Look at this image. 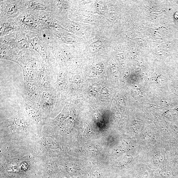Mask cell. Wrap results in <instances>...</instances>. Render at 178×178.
<instances>
[{
  "label": "cell",
  "instance_id": "1",
  "mask_svg": "<svg viewBox=\"0 0 178 178\" xmlns=\"http://www.w3.org/2000/svg\"><path fill=\"white\" fill-rule=\"evenodd\" d=\"M12 125L14 129L21 130L26 128V124L22 118H16L13 120Z\"/></svg>",
  "mask_w": 178,
  "mask_h": 178
},
{
  "label": "cell",
  "instance_id": "2",
  "mask_svg": "<svg viewBox=\"0 0 178 178\" xmlns=\"http://www.w3.org/2000/svg\"><path fill=\"white\" fill-rule=\"evenodd\" d=\"M44 141L46 145L51 149H56L59 147V145L55 141L51 138H44Z\"/></svg>",
  "mask_w": 178,
  "mask_h": 178
},
{
  "label": "cell",
  "instance_id": "5",
  "mask_svg": "<svg viewBox=\"0 0 178 178\" xmlns=\"http://www.w3.org/2000/svg\"><path fill=\"white\" fill-rule=\"evenodd\" d=\"M103 65L102 64H98L96 65L93 67V71L96 73H101L103 70Z\"/></svg>",
  "mask_w": 178,
  "mask_h": 178
},
{
  "label": "cell",
  "instance_id": "6",
  "mask_svg": "<svg viewBox=\"0 0 178 178\" xmlns=\"http://www.w3.org/2000/svg\"><path fill=\"white\" fill-rule=\"evenodd\" d=\"M175 19L177 22H178V12L176 13L175 15Z\"/></svg>",
  "mask_w": 178,
  "mask_h": 178
},
{
  "label": "cell",
  "instance_id": "3",
  "mask_svg": "<svg viewBox=\"0 0 178 178\" xmlns=\"http://www.w3.org/2000/svg\"><path fill=\"white\" fill-rule=\"evenodd\" d=\"M102 46V42L100 40H98L90 44L89 47V51L92 54L96 53L99 51Z\"/></svg>",
  "mask_w": 178,
  "mask_h": 178
},
{
  "label": "cell",
  "instance_id": "4",
  "mask_svg": "<svg viewBox=\"0 0 178 178\" xmlns=\"http://www.w3.org/2000/svg\"><path fill=\"white\" fill-rule=\"evenodd\" d=\"M26 111L27 113L31 118H34V119L35 120H38L39 118V115L35 109L33 108H29L28 107L26 109Z\"/></svg>",
  "mask_w": 178,
  "mask_h": 178
},
{
  "label": "cell",
  "instance_id": "7",
  "mask_svg": "<svg viewBox=\"0 0 178 178\" xmlns=\"http://www.w3.org/2000/svg\"></svg>",
  "mask_w": 178,
  "mask_h": 178
}]
</instances>
